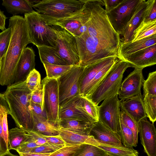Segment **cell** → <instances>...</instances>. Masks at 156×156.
Returning <instances> with one entry per match:
<instances>
[{"instance_id":"obj_1","label":"cell","mask_w":156,"mask_h":156,"mask_svg":"<svg viewBox=\"0 0 156 156\" xmlns=\"http://www.w3.org/2000/svg\"><path fill=\"white\" fill-rule=\"evenodd\" d=\"M9 27L12 34L7 50L1 61L0 85H11L14 83L16 66L22 53L27 45L31 43L25 19L16 15L9 19Z\"/></svg>"},{"instance_id":"obj_2","label":"cell","mask_w":156,"mask_h":156,"mask_svg":"<svg viewBox=\"0 0 156 156\" xmlns=\"http://www.w3.org/2000/svg\"><path fill=\"white\" fill-rule=\"evenodd\" d=\"M31 92L25 81L8 86L3 94L10 115L17 127L23 129L32 130L34 127Z\"/></svg>"},{"instance_id":"obj_3","label":"cell","mask_w":156,"mask_h":156,"mask_svg":"<svg viewBox=\"0 0 156 156\" xmlns=\"http://www.w3.org/2000/svg\"><path fill=\"white\" fill-rule=\"evenodd\" d=\"M129 67V63L117 59L104 78L86 97L98 105L103 100L118 94L123 74Z\"/></svg>"},{"instance_id":"obj_4","label":"cell","mask_w":156,"mask_h":156,"mask_svg":"<svg viewBox=\"0 0 156 156\" xmlns=\"http://www.w3.org/2000/svg\"><path fill=\"white\" fill-rule=\"evenodd\" d=\"M85 0H43L31 5L47 22L59 20L80 11Z\"/></svg>"},{"instance_id":"obj_5","label":"cell","mask_w":156,"mask_h":156,"mask_svg":"<svg viewBox=\"0 0 156 156\" xmlns=\"http://www.w3.org/2000/svg\"><path fill=\"white\" fill-rule=\"evenodd\" d=\"M31 43L56 49V34L52 26L37 12L24 14V17Z\"/></svg>"},{"instance_id":"obj_6","label":"cell","mask_w":156,"mask_h":156,"mask_svg":"<svg viewBox=\"0 0 156 156\" xmlns=\"http://www.w3.org/2000/svg\"><path fill=\"white\" fill-rule=\"evenodd\" d=\"M84 66H73L57 79L59 107L80 95V79Z\"/></svg>"},{"instance_id":"obj_7","label":"cell","mask_w":156,"mask_h":156,"mask_svg":"<svg viewBox=\"0 0 156 156\" xmlns=\"http://www.w3.org/2000/svg\"><path fill=\"white\" fill-rule=\"evenodd\" d=\"M52 26L57 35L56 49L59 55L68 65H79L80 59L74 37L63 28Z\"/></svg>"},{"instance_id":"obj_8","label":"cell","mask_w":156,"mask_h":156,"mask_svg":"<svg viewBox=\"0 0 156 156\" xmlns=\"http://www.w3.org/2000/svg\"><path fill=\"white\" fill-rule=\"evenodd\" d=\"M41 83L44 91V107L47 119L59 126V105L57 80L46 76L42 80Z\"/></svg>"},{"instance_id":"obj_9","label":"cell","mask_w":156,"mask_h":156,"mask_svg":"<svg viewBox=\"0 0 156 156\" xmlns=\"http://www.w3.org/2000/svg\"><path fill=\"white\" fill-rule=\"evenodd\" d=\"M118 94L104 100L98 106V121L112 131L119 134L120 103Z\"/></svg>"},{"instance_id":"obj_10","label":"cell","mask_w":156,"mask_h":156,"mask_svg":"<svg viewBox=\"0 0 156 156\" xmlns=\"http://www.w3.org/2000/svg\"><path fill=\"white\" fill-rule=\"evenodd\" d=\"M141 0H123L116 7L106 13L115 31L120 35L134 14Z\"/></svg>"},{"instance_id":"obj_11","label":"cell","mask_w":156,"mask_h":156,"mask_svg":"<svg viewBox=\"0 0 156 156\" xmlns=\"http://www.w3.org/2000/svg\"><path fill=\"white\" fill-rule=\"evenodd\" d=\"M90 15L89 1L85 0L82 9L76 13L59 20L47 22L50 25L56 26L63 28L73 36L88 21Z\"/></svg>"},{"instance_id":"obj_12","label":"cell","mask_w":156,"mask_h":156,"mask_svg":"<svg viewBox=\"0 0 156 156\" xmlns=\"http://www.w3.org/2000/svg\"><path fill=\"white\" fill-rule=\"evenodd\" d=\"M143 68H135L122 82L118 93L121 101L141 94L144 80Z\"/></svg>"},{"instance_id":"obj_13","label":"cell","mask_w":156,"mask_h":156,"mask_svg":"<svg viewBox=\"0 0 156 156\" xmlns=\"http://www.w3.org/2000/svg\"><path fill=\"white\" fill-rule=\"evenodd\" d=\"M137 124L144 152L147 156H156V130L154 123L148 121L146 117Z\"/></svg>"},{"instance_id":"obj_14","label":"cell","mask_w":156,"mask_h":156,"mask_svg":"<svg viewBox=\"0 0 156 156\" xmlns=\"http://www.w3.org/2000/svg\"><path fill=\"white\" fill-rule=\"evenodd\" d=\"M134 68H143L156 64V44L124 57L120 59Z\"/></svg>"},{"instance_id":"obj_15","label":"cell","mask_w":156,"mask_h":156,"mask_svg":"<svg viewBox=\"0 0 156 156\" xmlns=\"http://www.w3.org/2000/svg\"><path fill=\"white\" fill-rule=\"evenodd\" d=\"M35 57L32 48L27 47L24 49L16 66L14 83L26 81L30 73L35 69Z\"/></svg>"},{"instance_id":"obj_16","label":"cell","mask_w":156,"mask_h":156,"mask_svg":"<svg viewBox=\"0 0 156 156\" xmlns=\"http://www.w3.org/2000/svg\"><path fill=\"white\" fill-rule=\"evenodd\" d=\"M117 58L115 56L109 57L84 66L80 80V96H83L87 88L98 72Z\"/></svg>"},{"instance_id":"obj_17","label":"cell","mask_w":156,"mask_h":156,"mask_svg":"<svg viewBox=\"0 0 156 156\" xmlns=\"http://www.w3.org/2000/svg\"><path fill=\"white\" fill-rule=\"evenodd\" d=\"M89 136L104 143L119 146L123 145L119 133L109 129L99 121L93 124L90 132Z\"/></svg>"},{"instance_id":"obj_18","label":"cell","mask_w":156,"mask_h":156,"mask_svg":"<svg viewBox=\"0 0 156 156\" xmlns=\"http://www.w3.org/2000/svg\"><path fill=\"white\" fill-rule=\"evenodd\" d=\"M143 95L140 94L124 101H121L120 108L128 114L137 123L147 117L145 111Z\"/></svg>"},{"instance_id":"obj_19","label":"cell","mask_w":156,"mask_h":156,"mask_svg":"<svg viewBox=\"0 0 156 156\" xmlns=\"http://www.w3.org/2000/svg\"><path fill=\"white\" fill-rule=\"evenodd\" d=\"M147 3V1L141 0L133 16L120 34L122 37L120 39L121 42L126 43L132 41L134 31L139 27L143 20Z\"/></svg>"},{"instance_id":"obj_20","label":"cell","mask_w":156,"mask_h":156,"mask_svg":"<svg viewBox=\"0 0 156 156\" xmlns=\"http://www.w3.org/2000/svg\"><path fill=\"white\" fill-rule=\"evenodd\" d=\"M156 44V34L134 41L124 43L120 42L117 58L120 59L144 48Z\"/></svg>"},{"instance_id":"obj_21","label":"cell","mask_w":156,"mask_h":156,"mask_svg":"<svg viewBox=\"0 0 156 156\" xmlns=\"http://www.w3.org/2000/svg\"><path fill=\"white\" fill-rule=\"evenodd\" d=\"M79 96L74 98L59 107V121L64 119H84L93 123H95L96 122L93 119L85 115L76 108V103Z\"/></svg>"},{"instance_id":"obj_22","label":"cell","mask_w":156,"mask_h":156,"mask_svg":"<svg viewBox=\"0 0 156 156\" xmlns=\"http://www.w3.org/2000/svg\"><path fill=\"white\" fill-rule=\"evenodd\" d=\"M94 123L83 119H73L60 120L59 125L60 129L79 134L89 136L91 129Z\"/></svg>"},{"instance_id":"obj_23","label":"cell","mask_w":156,"mask_h":156,"mask_svg":"<svg viewBox=\"0 0 156 156\" xmlns=\"http://www.w3.org/2000/svg\"><path fill=\"white\" fill-rule=\"evenodd\" d=\"M92 145L105 151L110 156H139V153L133 148L121 146L113 145L104 143L94 138Z\"/></svg>"},{"instance_id":"obj_24","label":"cell","mask_w":156,"mask_h":156,"mask_svg":"<svg viewBox=\"0 0 156 156\" xmlns=\"http://www.w3.org/2000/svg\"><path fill=\"white\" fill-rule=\"evenodd\" d=\"M34 127L33 130L45 136L59 135V127L47 119L33 114Z\"/></svg>"},{"instance_id":"obj_25","label":"cell","mask_w":156,"mask_h":156,"mask_svg":"<svg viewBox=\"0 0 156 156\" xmlns=\"http://www.w3.org/2000/svg\"><path fill=\"white\" fill-rule=\"evenodd\" d=\"M37 47L41 62L43 64L68 65L59 55L56 48L45 46Z\"/></svg>"},{"instance_id":"obj_26","label":"cell","mask_w":156,"mask_h":156,"mask_svg":"<svg viewBox=\"0 0 156 156\" xmlns=\"http://www.w3.org/2000/svg\"><path fill=\"white\" fill-rule=\"evenodd\" d=\"M2 5L7 12L13 15L31 13L34 11L28 0H3Z\"/></svg>"},{"instance_id":"obj_27","label":"cell","mask_w":156,"mask_h":156,"mask_svg":"<svg viewBox=\"0 0 156 156\" xmlns=\"http://www.w3.org/2000/svg\"><path fill=\"white\" fill-rule=\"evenodd\" d=\"M59 135L67 144H91L94 137L76 133L69 130L60 128Z\"/></svg>"},{"instance_id":"obj_28","label":"cell","mask_w":156,"mask_h":156,"mask_svg":"<svg viewBox=\"0 0 156 156\" xmlns=\"http://www.w3.org/2000/svg\"><path fill=\"white\" fill-rule=\"evenodd\" d=\"M76 108L85 115L98 121V105L85 97L79 96L76 101Z\"/></svg>"},{"instance_id":"obj_29","label":"cell","mask_w":156,"mask_h":156,"mask_svg":"<svg viewBox=\"0 0 156 156\" xmlns=\"http://www.w3.org/2000/svg\"><path fill=\"white\" fill-rule=\"evenodd\" d=\"M27 137L25 130L18 127L9 130L8 144L9 150H16L21 144L26 141Z\"/></svg>"},{"instance_id":"obj_30","label":"cell","mask_w":156,"mask_h":156,"mask_svg":"<svg viewBox=\"0 0 156 156\" xmlns=\"http://www.w3.org/2000/svg\"><path fill=\"white\" fill-rule=\"evenodd\" d=\"M156 34V21L144 24H140L134 31L132 42Z\"/></svg>"},{"instance_id":"obj_31","label":"cell","mask_w":156,"mask_h":156,"mask_svg":"<svg viewBox=\"0 0 156 156\" xmlns=\"http://www.w3.org/2000/svg\"><path fill=\"white\" fill-rule=\"evenodd\" d=\"M143 102L147 117L154 123L156 120V95L143 96Z\"/></svg>"},{"instance_id":"obj_32","label":"cell","mask_w":156,"mask_h":156,"mask_svg":"<svg viewBox=\"0 0 156 156\" xmlns=\"http://www.w3.org/2000/svg\"><path fill=\"white\" fill-rule=\"evenodd\" d=\"M47 76L49 78L57 79L74 66H62L51 64H44Z\"/></svg>"},{"instance_id":"obj_33","label":"cell","mask_w":156,"mask_h":156,"mask_svg":"<svg viewBox=\"0 0 156 156\" xmlns=\"http://www.w3.org/2000/svg\"><path fill=\"white\" fill-rule=\"evenodd\" d=\"M117 59L110 63L98 72L87 88L83 97H86L92 92L104 78Z\"/></svg>"},{"instance_id":"obj_34","label":"cell","mask_w":156,"mask_h":156,"mask_svg":"<svg viewBox=\"0 0 156 156\" xmlns=\"http://www.w3.org/2000/svg\"><path fill=\"white\" fill-rule=\"evenodd\" d=\"M119 134L123 145L133 148L134 147L133 134L132 131L126 125L120 117V130Z\"/></svg>"},{"instance_id":"obj_35","label":"cell","mask_w":156,"mask_h":156,"mask_svg":"<svg viewBox=\"0 0 156 156\" xmlns=\"http://www.w3.org/2000/svg\"><path fill=\"white\" fill-rule=\"evenodd\" d=\"M120 117L123 123L133 132L134 138V147L137 146L139 133L138 124L125 111H120Z\"/></svg>"},{"instance_id":"obj_36","label":"cell","mask_w":156,"mask_h":156,"mask_svg":"<svg viewBox=\"0 0 156 156\" xmlns=\"http://www.w3.org/2000/svg\"><path fill=\"white\" fill-rule=\"evenodd\" d=\"M142 86L143 96L147 95H156V71L150 72L147 78L144 80Z\"/></svg>"},{"instance_id":"obj_37","label":"cell","mask_w":156,"mask_h":156,"mask_svg":"<svg viewBox=\"0 0 156 156\" xmlns=\"http://www.w3.org/2000/svg\"><path fill=\"white\" fill-rule=\"evenodd\" d=\"M73 156H110L101 149L93 145L85 144L84 147Z\"/></svg>"},{"instance_id":"obj_38","label":"cell","mask_w":156,"mask_h":156,"mask_svg":"<svg viewBox=\"0 0 156 156\" xmlns=\"http://www.w3.org/2000/svg\"><path fill=\"white\" fill-rule=\"evenodd\" d=\"M85 144H67L51 153L49 156H73L80 151Z\"/></svg>"},{"instance_id":"obj_39","label":"cell","mask_w":156,"mask_h":156,"mask_svg":"<svg viewBox=\"0 0 156 156\" xmlns=\"http://www.w3.org/2000/svg\"><path fill=\"white\" fill-rule=\"evenodd\" d=\"M147 1V5L144 12L143 20L140 23L141 24L156 21V0Z\"/></svg>"},{"instance_id":"obj_40","label":"cell","mask_w":156,"mask_h":156,"mask_svg":"<svg viewBox=\"0 0 156 156\" xmlns=\"http://www.w3.org/2000/svg\"><path fill=\"white\" fill-rule=\"evenodd\" d=\"M25 81L27 86L31 91L42 88L41 75L35 69L30 73Z\"/></svg>"},{"instance_id":"obj_41","label":"cell","mask_w":156,"mask_h":156,"mask_svg":"<svg viewBox=\"0 0 156 156\" xmlns=\"http://www.w3.org/2000/svg\"><path fill=\"white\" fill-rule=\"evenodd\" d=\"M11 34L12 29L10 27L0 32V62L7 50Z\"/></svg>"},{"instance_id":"obj_42","label":"cell","mask_w":156,"mask_h":156,"mask_svg":"<svg viewBox=\"0 0 156 156\" xmlns=\"http://www.w3.org/2000/svg\"><path fill=\"white\" fill-rule=\"evenodd\" d=\"M27 137V140H30L35 142L40 146L46 142L44 135L35 131L28 129H24Z\"/></svg>"},{"instance_id":"obj_43","label":"cell","mask_w":156,"mask_h":156,"mask_svg":"<svg viewBox=\"0 0 156 156\" xmlns=\"http://www.w3.org/2000/svg\"><path fill=\"white\" fill-rule=\"evenodd\" d=\"M60 148L59 147L46 142L43 144L34 147L30 153L51 154Z\"/></svg>"},{"instance_id":"obj_44","label":"cell","mask_w":156,"mask_h":156,"mask_svg":"<svg viewBox=\"0 0 156 156\" xmlns=\"http://www.w3.org/2000/svg\"><path fill=\"white\" fill-rule=\"evenodd\" d=\"M5 113L0 114V156L4 155L9 151L8 145L5 140L2 126V119Z\"/></svg>"},{"instance_id":"obj_45","label":"cell","mask_w":156,"mask_h":156,"mask_svg":"<svg viewBox=\"0 0 156 156\" xmlns=\"http://www.w3.org/2000/svg\"><path fill=\"white\" fill-rule=\"evenodd\" d=\"M31 101L40 105L44 107V91L42 88L40 89H36L31 91Z\"/></svg>"},{"instance_id":"obj_46","label":"cell","mask_w":156,"mask_h":156,"mask_svg":"<svg viewBox=\"0 0 156 156\" xmlns=\"http://www.w3.org/2000/svg\"><path fill=\"white\" fill-rule=\"evenodd\" d=\"M44 137L46 142L52 145L57 146L60 148L65 146L66 144L59 135L54 136H45Z\"/></svg>"},{"instance_id":"obj_47","label":"cell","mask_w":156,"mask_h":156,"mask_svg":"<svg viewBox=\"0 0 156 156\" xmlns=\"http://www.w3.org/2000/svg\"><path fill=\"white\" fill-rule=\"evenodd\" d=\"M38 146L34 142L27 140L20 145L16 151L18 153H29L33 148Z\"/></svg>"},{"instance_id":"obj_48","label":"cell","mask_w":156,"mask_h":156,"mask_svg":"<svg viewBox=\"0 0 156 156\" xmlns=\"http://www.w3.org/2000/svg\"><path fill=\"white\" fill-rule=\"evenodd\" d=\"M31 106L33 114L47 119L44 109L40 105L31 101Z\"/></svg>"},{"instance_id":"obj_49","label":"cell","mask_w":156,"mask_h":156,"mask_svg":"<svg viewBox=\"0 0 156 156\" xmlns=\"http://www.w3.org/2000/svg\"><path fill=\"white\" fill-rule=\"evenodd\" d=\"M105 6V11L107 13L116 7L123 0H103Z\"/></svg>"},{"instance_id":"obj_50","label":"cell","mask_w":156,"mask_h":156,"mask_svg":"<svg viewBox=\"0 0 156 156\" xmlns=\"http://www.w3.org/2000/svg\"><path fill=\"white\" fill-rule=\"evenodd\" d=\"M8 115H9L8 113H5L4 114L2 120V126L5 140L8 145V137L9 130H8L7 121Z\"/></svg>"},{"instance_id":"obj_51","label":"cell","mask_w":156,"mask_h":156,"mask_svg":"<svg viewBox=\"0 0 156 156\" xmlns=\"http://www.w3.org/2000/svg\"><path fill=\"white\" fill-rule=\"evenodd\" d=\"M6 113L10 114L8 105L3 94L0 93V114Z\"/></svg>"},{"instance_id":"obj_52","label":"cell","mask_w":156,"mask_h":156,"mask_svg":"<svg viewBox=\"0 0 156 156\" xmlns=\"http://www.w3.org/2000/svg\"><path fill=\"white\" fill-rule=\"evenodd\" d=\"M7 17L4 14L3 12L0 9V30L2 31L5 30V21Z\"/></svg>"},{"instance_id":"obj_53","label":"cell","mask_w":156,"mask_h":156,"mask_svg":"<svg viewBox=\"0 0 156 156\" xmlns=\"http://www.w3.org/2000/svg\"><path fill=\"white\" fill-rule=\"evenodd\" d=\"M20 156H49L51 154L18 153Z\"/></svg>"},{"instance_id":"obj_54","label":"cell","mask_w":156,"mask_h":156,"mask_svg":"<svg viewBox=\"0 0 156 156\" xmlns=\"http://www.w3.org/2000/svg\"><path fill=\"white\" fill-rule=\"evenodd\" d=\"M2 156H18L17 155L11 153L9 151L7 153Z\"/></svg>"},{"instance_id":"obj_55","label":"cell","mask_w":156,"mask_h":156,"mask_svg":"<svg viewBox=\"0 0 156 156\" xmlns=\"http://www.w3.org/2000/svg\"><path fill=\"white\" fill-rule=\"evenodd\" d=\"M1 68V62H0V72Z\"/></svg>"}]
</instances>
